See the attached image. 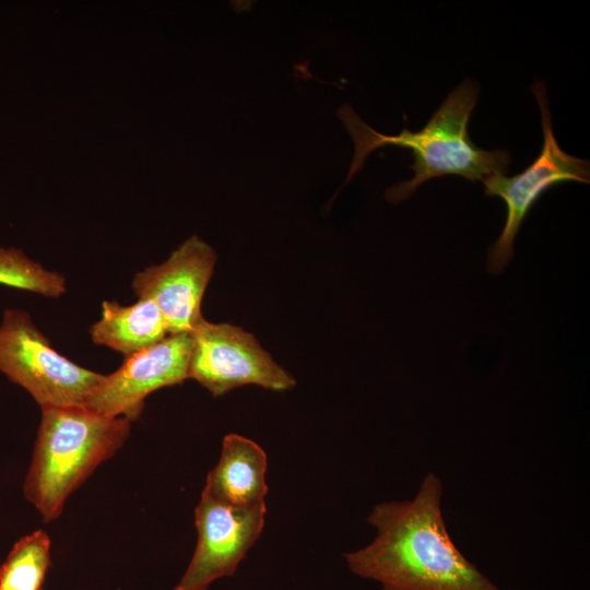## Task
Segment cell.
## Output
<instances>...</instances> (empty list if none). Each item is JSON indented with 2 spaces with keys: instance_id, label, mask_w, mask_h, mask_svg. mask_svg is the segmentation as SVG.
Returning <instances> with one entry per match:
<instances>
[{
  "instance_id": "30bf717a",
  "label": "cell",
  "mask_w": 590,
  "mask_h": 590,
  "mask_svg": "<svg viewBox=\"0 0 590 590\" xmlns=\"http://www.w3.org/2000/svg\"><path fill=\"white\" fill-rule=\"evenodd\" d=\"M267 462L266 451L257 442L228 434L223 439L220 460L208 474L203 491L233 507L266 505Z\"/></svg>"
},
{
  "instance_id": "277c9868",
  "label": "cell",
  "mask_w": 590,
  "mask_h": 590,
  "mask_svg": "<svg viewBox=\"0 0 590 590\" xmlns=\"http://www.w3.org/2000/svg\"><path fill=\"white\" fill-rule=\"evenodd\" d=\"M0 371L40 409L84 405L103 374L59 354L25 310L7 309L0 324Z\"/></svg>"
},
{
  "instance_id": "8fae6325",
  "label": "cell",
  "mask_w": 590,
  "mask_h": 590,
  "mask_svg": "<svg viewBox=\"0 0 590 590\" xmlns=\"http://www.w3.org/2000/svg\"><path fill=\"white\" fill-rule=\"evenodd\" d=\"M91 339L126 357L139 353L169 335L158 307L146 298L123 306L114 300L102 304V316L90 328Z\"/></svg>"
},
{
  "instance_id": "ba28073f",
  "label": "cell",
  "mask_w": 590,
  "mask_h": 590,
  "mask_svg": "<svg viewBox=\"0 0 590 590\" xmlns=\"http://www.w3.org/2000/svg\"><path fill=\"white\" fill-rule=\"evenodd\" d=\"M191 349V333L180 332L126 357L116 371L104 376L84 405L106 416L137 420L150 393L188 379Z\"/></svg>"
},
{
  "instance_id": "52a82bcc",
  "label": "cell",
  "mask_w": 590,
  "mask_h": 590,
  "mask_svg": "<svg viewBox=\"0 0 590 590\" xmlns=\"http://www.w3.org/2000/svg\"><path fill=\"white\" fill-rule=\"evenodd\" d=\"M266 505L238 508L204 491L196 507L197 545L174 590H206L212 582L235 574L264 526Z\"/></svg>"
},
{
  "instance_id": "5bb4252c",
  "label": "cell",
  "mask_w": 590,
  "mask_h": 590,
  "mask_svg": "<svg viewBox=\"0 0 590 590\" xmlns=\"http://www.w3.org/2000/svg\"><path fill=\"white\" fill-rule=\"evenodd\" d=\"M0 590H7V589H4V588L0 587Z\"/></svg>"
},
{
  "instance_id": "7c38bea8",
  "label": "cell",
  "mask_w": 590,
  "mask_h": 590,
  "mask_svg": "<svg viewBox=\"0 0 590 590\" xmlns=\"http://www.w3.org/2000/svg\"><path fill=\"white\" fill-rule=\"evenodd\" d=\"M50 566V539L36 530L20 539L0 566V587L7 590H42Z\"/></svg>"
},
{
  "instance_id": "8992f818",
  "label": "cell",
  "mask_w": 590,
  "mask_h": 590,
  "mask_svg": "<svg viewBox=\"0 0 590 590\" xmlns=\"http://www.w3.org/2000/svg\"><path fill=\"white\" fill-rule=\"evenodd\" d=\"M190 333L188 378L197 380L214 397L246 385L284 391L296 384L258 340L239 327L203 319Z\"/></svg>"
},
{
  "instance_id": "7a4b0ae2",
  "label": "cell",
  "mask_w": 590,
  "mask_h": 590,
  "mask_svg": "<svg viewBox=\"0 0 590 590\" xmlns=\"http://www.w3.org/2000/svg\"><path fill=\"white\" fill-rule=\"evenodd\" d=\"M479 91L477 82L464 80L449 92L420 131L403 129L396 135L379 133L366 125L350 105H342L338 116L355 148L345 182H350L363 168L365 160L374 150L386 145L409 149L414 157L411 165L414 176L386 190L385 197L390 203L408 199L423 182L435 177L459 175L475 182L492 174L506 175L511 161L510 153L507 150L481 149L468 132Z\"/></svg>"
},
{
  "instance_id": "5b68a950",
  "label": "cell",
  "mask_w": 590,
  "mask_h": 590,
  "mask_svg": "<svg viewBox=\"0 0 590 590\" xmlns=\"http://www.w3.org/2000/svg\"><path fill=\"white\" fill-rule=\"evenodd\" d=\"M531 90L539 104L543 131L539 156L518 175L492 174L482 180L484 193L502 198L507 208L504 228L487 250L486 268L493 274L503 272L512 259L514 243L520 226L547 189L565 181H590L589 161L564 152L555 139L544 82L535 79Z\"/></svg>"
},
{
  "instance_id": "4fadbf2b",
  "label": "cell",
  "mask_w": 590,
  "mask_h": 590,
  "mask_svg": "<svg viewBox=\"0 0 590 590\" xmlns=\"http://www.w3.org/2000/svg\"><path fill=\"white\" fill-rule=\"evenodd\" d=\"M0 284L51 298L67 291L63 274L44 268L16 248H0Z\"/></svg>"
},
{
  "instance_id": "6da1fadb",
  "label": "cell",
  "mask_w": 590,
  "mask_h": 590,
  "mask_svg": "<svg viewBox=\"0 0 590 590\" xmlns=\"http://www.w3.org/2000/svg\"><path fill=\"white\" fill-rule=\"evenodd\" d=\"M441 481L423 479L413 499L376 505V538L346 553L349 569L382 590H500L452 542L441 512Z\"/></svg>"
},
{
  "instance_id": "3957f363",
  "label": "cell",
  "mask_w": 590,
  "mask_h": 590,
  "mask_svg": "<svg viewBox=\"0 0 590 590\" xmlns=\"http://www.w3.org/2000/svg\"><path fill=\"white\" fill-rule=\"evenodd\" d=\"M130 423L85 405L42 409L23 494L44 521L57 519L71 493L117 452L130 434Z\"/></svg>"
},
{
  "instance_id": "9c48e42d",
  "label": "cell",
  "mask_w": 590,
  "mask_h": 590,
  "mask_svg": "<svg viewBox=\"0 0 590 590\" xmlns=\"http://www.w3.org/2000/svg\"><path fill=\"white\" fill-rule=\"evenodd\" d=\"M215 262L214 249L192 236L163 263L138 272L132 288L158 307L170 334L191 332L204 319L201 302Z\"/></svg>"
}]
</instances>
